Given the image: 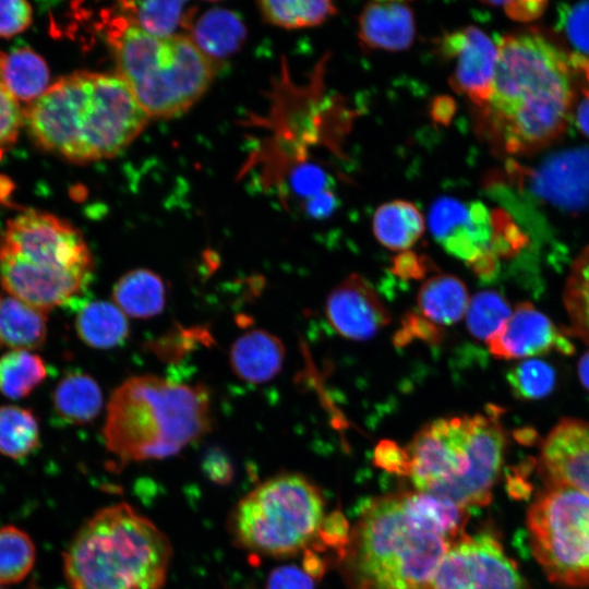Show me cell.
<instances>
[{
  "instance_id": "cell-9",
  "label": "cell",
  "mask_w": 589,
  "mask_h": 589,
  "mask_svg": "<svg viewBox=\"0 0 589 589\" xmlns=\"http://www.w3.org/2000/svg\"><path fill=\"white\" fill-rule=\"evenodd\" d=\"M527 527L532 553L551 581L589 586V496L549 481L529 508Z\"/></svg>"
},
{
  "instance_id": "cell-36",
  "label": "cell",
  "mask_w": 589,
  "mask_h": 589,
  "mask_svg": "<svg viewBox=\"0 0 589 589\" xmlns=\"http://www.w3.org/2000/svg\"><path fill=\"white\" fill-rule=\"evenodd\" d=\"M512 311L503 296L492 290L478 292L469 302L467 327L477 339L488 341L510 316Z\"/></svg>"
},
{
  "instance_id": "cell-37",
  "label": "cell",
  "mask_w": 589,
  "mask_h": 589,
  "mask_svg": "<svg viewBox=\"0 0 589 589\" xmlns=\"http://www.w3.org/2000/svg\"><path fill=\"white\" fill-rule=\"evenodd\" d=\"M513 394L522 400H537L549 395L555 386V371L539 359H527L507 374Z\"/></svg>"
},
{
  "instance_id": "cell-49",
  "label": "cell",
  "mask_w": 589,
  "mask_h": 589,
  "mask_svg": "<svg viewBox=\"0 0 589 589\" xmlns=\"http://www.w3.org/2000/svg\"><path fill=\"white\" fill-rule=\"evenodd\" d=\"M576 72L580 73L584 84L581 85L582 98L575 110V120L578 129L589 137V67H581Z\"/></svg>"
},
{
  "instance_id": "cell-50",
  "label": "cell",
  "mask_w": 589,
  "mask_h": 589,
  "mask_svg": "<svg viewBox=\"0 0 589 589\" xmlns=\"http://www.w3.org/2000/svg\"><path fill=\"white\" fill-rule=\"evenodd\" d=\"M455 112V103L452 98L442 96L432 105V117L436 122L447 123Z\"/></svg>"
},
{
  "instance_id": "cell-34",
  "label": "cell",
  "mask_w": 589,
  "mask_h": 589,
  "mask_svg": "<svg viewBox=\"0 0 589 589\" xmlns=\"http://www.w3.org/2000/svg\"><path fill=\"white\" fill-rule=\"evenodd\" d=\"M569 333L589 345V247L572 265L564 290Z\"/></svg>"
},
{
  "instance_id": "cell-11",
  "label": "cell",
  "mask_w": 589,
  "mask_h": 589,
  "mask_svg": "<svg viewBox=\"0 0 589 589\" xmlns=\"http://www.w3.org/2000/svg\"><path fill=\"white\" fill-rule=\"evenodd\" d=\"M522 578L500 541L486 531L452 542L426 589H521Z\"/></svg>"
},
{
  "instance_id": "cell-35",
  "label": "cell",
  "mask_w": 589,
  "mask_h": 589,
  "mask_svg": "<svg viewBox=\"0 0 589 589\" xmlns=\"http://www.w3.org/2000/svg\"><path fill=\"white\" fill-rule=\"evenodd\" d=\"M35 557V545L26 532L11 525L0 528V585L23 580Z\"/></svg>"
},
{
  "instance_id": "cell-18",
  "label": "cell",
  "mask_w": 589,
  "mask_h": 589,
  "mask_svg": "<svg viewBox=\"0 0 589 589\" xmlns=\"http://www.w3.org/2000/svg\"><path fill=\"white\" fill-rule=\"evenodd\" d=\"M541 465L549 481L589 496V422L561 420L543 442Z\"/></svg>"
},
{
  "instance_id": "cell-17",
  "label": "cell",
  "mask_w": 589,
  "mask_h": 589,
  "mask_svg": "<svg viewBox=\"0 0 589 589\" xmlns=\"http://www.w3.org/2000/svg\"><path fill=\"white\" fill-rule=\"evenodd\" d=\"M0 284L12 297L48 312L73 300L87 283L41 269L0 248Z\"/></svg>"
},
{
  "instance_id": "cell-33",
  "label": "cell",
  "mask_w": 589,
  "mask_h": 589,
  "mask_svg": "<svg viewBox=\"0 0 589 589\" xmlns=\"http://www.w3.org/2000/svg\"><path fill=\"white\" fill-rule=\"evenodd\" d=\"M257 5L267 23L290 29L320 25L337 11L333 2L318 0H273Z\"/></svg>"
},
{
  "instance_id": "cell-1",
  "label": "cell",
  "mask_w": 589,
  "mask_h": 589,
  "mask_svg": "<svg viewBox=\"0 0 589 589\" xmlns=\"http://www.w3.org/2000/svg\"><path fill=\"white\" fill-rule=\"evenodd\" d=\"M485 108L508 154H529L557 140L573 115L569 55L537 31L503 36Z\"/></svg>"
},
{
  "instance_id": "cell-2",
  "label": "cell",
  "mask_w": 589,
  "mask_h": 589,
  "mask_svg": "<svg viewBox=\"0 0 589 589\" xmlns=\"http://www.w3.org/2000/svg\"><path fill=\"white\" fill-rule=\"evenodd\" d=\"M148 119L118 74L88 71L60 79L24 108V123L34 142L74 163L116 156Z\"/></svg>"
},
{
  "instance_id": "cell-43",
  "label": "cell",
  "mask_w": 589,
  "mask_h": 589,
  "mask_svg": "<svg viewBox=\"0 0 589 589\" xmlns=\"http://www.w3.org/2000/svg\"><path fill=\"white\" fill-rule=\"evenodd\" d=\"M374 459L381 468L407 476L409 457L406 447L388 440L382 441L375 448Z\"/></svg>"
},
{
  "instance_id": "cell-32",
  "label": "cell",
  "mask_w": 589,
  "mask_h": 589,
  "mask_svg": "<svg viewBox=\"0 0 589 589\" xmlns=\"http://www.w3.org/2000/svg\"><path fill=\"white\" fill-rule=\"evenodd\" d=\"M38 445L39 426L33 412L14 405L0 406V453L20 459Z\"/></svg>"
},
{
  "instance_id": "cell-8",
  "label": "cell",
  "mask_w": 589,
  "mask_h": 589,
  "mask_svg": "<svg viewBox=\"0 0 589 589\" xmlns=\"http://www.w3.org/2000/svg\"><path fill=\"white\" fill-rule=\"evenodd\" d=\"M324 503L303 476L283 473L239 501L229 519L238 546L263 555L286 556L304 549L320 532Z\"/></svg>"
},
{
  "instance_id": "cell-45",
  "label": "cell",
  "mask_w": 589,
  "mask_h": 589,
  "mask_svg": "<svg viewBox=\"0 0 589 589\" xmlns=\"http://www.w3.org/2000/svg\"><path fill=\"white\" fill-rule=\"evenodd\" d=\"M392 272L402 279H421L430 269L431 262L411 251L397 254L392 262Z\"/></svg>"
},
{
  "instance_id": "cell-52",
  "label": "cell",
  "mask_w": 589,
  "mask_h": 589,
  "mask_svg": "<svg viewBox=\"0 0 589 589\" xmlns=\"http://www.w3.org/2000/svg\"><path fill=\"white\" fill-rule=\"evenodd\" d=\"M0 589H2V588L0 587Z\"/></svg>"
},
{
  "instance_id": "cell-21",
  "label": "cell",
  "mask_w": 589,
  "mask_h": 589,
  "mask_svg": "<svg viewBox=\"0 0 589 589\" xmlns=\"http://www.w3.org/2000/svg\"><path fill=\"white\" fill-rule=\"evenodd\" d=\"M47 312L12 296L0 294V348L31 350L47 336Z\"/></svg>"
},
{
  "instance_id": "cell-42",
  "label": "cell",
  "mask_w": 589,
  "mask_h": 589,
  "mask_svg": "<svg viewBox=\"0 0 589 589\" xmlns=\"http://www.w3.org/2000/svg\"><path fill=\"white\" fill-rule=\"evenodd\" d=\"M328 177L317 166L303 165L298 167L291 178L293 191L303 196L312 197L323 191L328 190Z\"/></svg>"
},
{
  "instance_id": "cell-39",
  "label": "cell",
  "mask_w": 589,
  "mask_h": 589,
  "mask_svg": "<svg viewBox=\"0 0 589 589\" xmlns=\"http://www.w3.org/2000/svg\"><path fill=\"white\" fill-rule=\"evenodd\" d=\"M4 53L0 52V158L16 142L22 124L24 109L20 101L9 92L2 80V61Z\"/></svg>"
},
{
  "instance_id": "cell-3",
  "label": "cell",
  "mask_w": 589,
  "mask_h": 589,
  "mask_svg": "<svg viewBox=\"0 0 589 589\" xmlns=\"http://www.w3.org/2000/svg\"><path fill=\"white\" fill-rule=\"evenodd\" d=\"M211 426L206 386L140 375L125 380L112 393L103 436L110 454L125 465L176 455Z\"/></svg>"
},
{
  "instance_id": "cell-38",
  "label": "cell",
  "mask_w": 589,
  "mask_h": 589,
  "mask_svg": "<svg viewBox=\"0 0 589 589\" xmlns=\"http://www.w3.org/2000/svg\"><path fill=\"white\" fill-rule=\"evenodd\" d=\"M557 26L578 55L589 57V1L562 4Z\"/></svg>"
},
{
  "instance_id": "cell-20",
  "label": "cell",
  "mask_w": 589,
  "mask_h": 589,
  "mask_svg": "<svg viewBox=\"0 0 589 589\" xmlns=\"http://www.w3.org/2000/svg\"><path fill=\"white\" fill-rule=\"evenodd\" d=\"M285 347L281 340L262 329L238 337L231 346L229 360L232 372L250 384H263L281 370Z\"/></svg>"
},
{
  "instance_id": "cell-23",
  "label": "cell",
  "mask_w": 589,
  "mask_h": 589,
  "mask_svg": "<svg viewBox=\"0 0 589 589\" xmlns=\"http://www.w3.org/2000/svg\"><path fill=\"white\" fill-rule=\"evenodd\" d=\"M417 302L424 317L438 326H445L462 318L470 300L466 285L458 277L438 274L421 285Z\"/></svg>"
},
{
  "instance_id": "cell-29",
  "label": "cell",
  "mask_w": 589,
  "mask_h": 589,
  "mask_svg": "<svg viewBox=\"0 0 589 589\" xmlns=\"http://www.w3.org/2000/svg\"><path fill=\"white\" fill-rule=\"evenodd\" d=\"M1 74L9 92L19 101L28 105L48 89V67L45 60L31 48H17L4 55Z\"/></svg>"
},
{
  "instance_id": "cell-19",
  "label": "cell",
  "mask_w": 589,
  "mask_h": 589,
  "mask_svg": "<svg viewBox=\"0 0 589 589\" xmlns=\"http://www.w3.org/2000/svg\"><path fill=\"white\" fill-rule=\"evenodd\" d=\"M416 36L414 14L408 2L372 1L358 19V37L364 48L401 51Z\"/></svg>"
},
{
  "instance_id": "cell-16",
  "label": "cell",
  "mask_w": 589,
  "mask_h": 589,
  "mask_svg": "<svg viewBox=\"0 0 589 589\" xmlns=\"http://www.w3.org/2000/svg\"><path fill=\"white\" fill-rule=\"evenodd\" d=\"M490 352L501 359L529 358L556 350L569 356L573 342L530 302H521L492 338L488 341Z\"/></svg>"
},
{
  "instance_id": "cell-7",
  "label": "cell",
  "mask_w": 589,
  "mask_h": 589,
  "mask_svg": "<svg viewBox=\"0 0 589 589\" xmlns=\"http://www.w3.org/2000/svg\"><path fill=\"white\" fill-rule=\"evenodd\" d=\"M106 35L117 74L149 118L183 113L202 97L214 79V60L189 35H152L122 14L107 21Z\"/></svg>"
},
{
  "instance_id": "cell-31",
  "label": "cell",
  "mask_w": 589,
  "mask_h": 589,
  "mask_svg": "<svg viewBox=\"0 0 589 589\" xmlns=\"http://www.w3.org/2000/svg\"><path fill=\"white\" fill-rule=\"evenodd\" d=\"M46 375L41 358L28 350H10L0 357V393L8 398L27 396Z\"/></svg>"
},
{
  "instance_id": "cell-26",
  "label": "cell",
  "mask_w": 589,
  "mask_h": 589,
  "mask_svg": "<svg viewBox=\"0 0 589 589\" xmlns=\"http://www.w3.org/2000/svg\"><path fill=\"white\" fill-rule=\"evenodd\" d=\"M372 229L377 241L393 251H408L422 236L424 219L418 207L408 201L382 204L374 213Z\"/></svg>"
},
{
  "instance_id": "cell-46",
  "label": "cell",
  "mask_w": 589,
  "mask_h": 589,
  "mask_svg": "<svg viewBox=\"0 0 589 589\" xmlns=\"http://www.w3.org/2000/svg\"><path fill=\"white\" fill-rule=\"evenodd\" d=\"M203 470L212 481L219 484H226L232 479L231 461L219 448H212L206 453Z\"/></svg>"
},
{
  "instance_id": "cell-24",
  "label": "cell",
  "mask_w": 589,
  "mask_h": 589,
  "mask_svg": "<svg viewBox=\"0 0 589 589\" xmlns=\"http://www.w3.org/2000/svg\"><path fill=\"white\" fill-rule=\"evenodd\" d=\"M74 327L80 339L95 349L121 346L130 333L124 313L104 300L83 304L75 316Z\"/></svg>"
},
{
  "instance_id": "cell-44",
  "label": "cell",
  "mask_w": 589,
  "mask_h": 589,
  "mask_svg": "<svg viewBox=\"0 0 589 589\" xmlns=\"http://www.w3.org/2000/svg\"><path fill=\"white\" fill-rule=\"evenodd\" d=\"M266 589H314V582L305 570L281 566L271 573Z\"/></svg>"
},
{
  "instance_id": "cell-10",
  "label": "cell",
  "mask_w": 589,
  "mask_h": 589,
  "mask_svg": "<svg viewBox=\"0 0 589 589\" xmlns=\"http://www.w3.org/2000/svg\"><path fill=\"white\" fill-rule=\"evenodd\" d=\"M0 248L41 269L87 284L92 278L94 261L83 235L52 214L31 209L11 219Z\"/></svg>"
},
{
  "instance_id": "cell-51",
  "label": "cell",
  "mask_w": 589,
  "mask_h": 589,
  "mask_svg": "<svg viewBox=\"0 0 589 589\" xmlns=\"http://www.w3.org/2000/svg\"><path fill=\"white\" fill-rule=\"evenodd\" d=\"M578 375L582 386L589 390V351H587L578 363Z\"/></svg>"
},
{
  "instance_id": "cell-14",
  "label": "cell",
  "mask_w": 589,
  "mask_h": 589,
  "mask_svg": "<svg viewBox=\"0 0 589 589\" xmlns=\"http://www.w3.org/2000/svg\"><path fill=\"white\" fill-rule=\"evenodd\" d=\"M441 52L456 60L450 77L453 88L485 109L492 95L497 44L482 29L468 26L445 35L441 40Z\"/></svg>"
},
{
  "instance_id": "cell-40",
  "label": "cell",
  "mask_w": 589,
  "mask_h": 589,
  "mask_svg": "<svg viewBox=\"0 0 589 589\" xmlns=\"http://www.w3.org/2000/svg\"><path fill=\"white\" fill-rule=\"evenodd\" d=\"M443 332L441 327L422 314L407 313L400 324V328L394 336L397 347L409 345L413 340H421L430 345H436L442 340Z\"/></svg>"
},
{
  "instance_id": "cell-41",
  "label": "cell",
  "mask_w": 589,
  "mask_h": 589,
  "mask_svg": "<svg viewBox=\"0 0 589 589\" xmlns=\"http://www.w3.org/2000/svg\"><path fill=\"white\" fill-rule=\"evenodd\" d=\"M33 9L23 0L0 1V37L10 38L32 23Z\"/></svg>"
},
{
  "instance_id": "cell-25",
  "label": "cell",
  "mask_w": 589,
  "mask_h": 589,
  "mask_svg": "<svg viewBox=\"0 0 589 589\" xmlns=\"http://www.w3.org/2000/svg\"><path fill=\"white\" fill-rule=\"evenodd\" d=\"M57 416L70 424H85L96 419L103 408V393L88 374L72 372L64 375L52 394Z\"/></svg>"
},
{
  "instance_id": "cell-6",
  "label": "cell",
  "mask_w": 589,
  "mask_h": 589,
  "mask_svg": "<svg viewBox=\"0 0 589 589\" xmlns=\"http://www.w3.org/2000/svg\"><path fill=\"white\" fill-rule=\"evenodd\" d=\"M449 542L420 525L401 493L371 500L341 554L353 589H426Z\"/></svg>"
},
{
  "instance_id": "cell-13",
  "label": "cell",
  "mask_w": 589,
  "mask_h": 589,
  "mask_svg": "<svg viewBox=\"0 0 589 589\" xmlns=\"http://www.w3.org/2000/svg\"><path fill=\"white\" fill-rule=\"evenodd\" d=\"M434 239L468 266L490 255L492 217L481 202L464 203L450 196L437 199L429 212Z\"/></svg>"
},
{
  "instance_id": "cell-22",
  "label": "cell",
  "mask_w": 589,
  "mask_h": 589,
  "mask_svg": "<svg viewBox=\"0 0 589 589\" xmlns=\"http://www.w3.org/2000/svg\"><path fill=\"white\" fill-rule=\"evenodd\" d=\"M112 298L124 314L148 318L164 310L167 290L159 275L140 268L130 271L119 278L113 286Z\"/></svg>"
},
{
  "instance_id": "cell-12",
  "label": "cell",
  "mask_w": 589,
  "mask_h": 589,
  "mask_svg": "<svg viewBox=\"0 0 589 589\" xmlns=\"http://www.w3.org/2000/svg\"><path fill=\"white\" fill-rule=\"evenodd\" d=\"M516 182L552 206L572 213L589 208V148L574 147L552 153L537 167L514 164Z\"/></svg>"
},
{
  "instance_id": "cell-28",
  "label": "cell",
  "mask_w": 589,
  "mask_h": 589,
  "mask_svg": "<svg viewBox=\"0 0 589 589\" xmlns=\"http://www.w3.org/2000/svg\"><path fill=\"white\" fill-rule=\"evenodd\" d=\"M190 36L209 58H224L235 52L245 37V28L233 12L226 9L206 11L191 26Z\"/></svg>"
},
{
  "instance_id": "cell-47",
  "label": "cell",
  "mask_w": 589,
  "mask_h": 589,
  "mask_svg": "<svg viewBox=\"0 0 589 589\" xmlns=\"http://www.w3.org/2000/svg\"><path fill=\"white\" fill-rule=\"evenodd\" d=\"M485 3L502 7L510 19L520 22H527L539 17L548 4L545 1H502Z\"/></svg>"
},
{
  "instance_id": "cell-48",
  "label": "cell",
  "mask_w": 589,
  "mask_h": 589,
  "mask_svg": "<svg viewBox=\"0 0 589 589\" xmlns=\"http://www.w3.org/2000/svg\"><path fill=\"white\" fill-rule=\"evenodd\" d=\"M337 206V200L329 190L323 191L310 199L305 203V212L311 218H326Z\"/></svg>"
},
{
  "instance_id": "cell-15",
  "label": "cell",
  "mask_w": 589,
  "mask_h": 589,
  "mask_svg": "<svg viewBox=\"0 0 589 589\" xmlns=\"http://www.w3.org/2000/svg\"><path fill=\"white\" fill-rule=\"evenodd\" d=\"M325 314L339 335L360 341L374 337L390 322L376 290L358 274L349 275L329 292Z\"/></svg>"
},
{
  "instance_id": "cell-4",
  "label": "cell",
  "mask_w": 589,
  "mask_h": 589,
  "mask_svg": "<svg viewBox=\"0 0 589 589\" xmlns=\"http://www.w3.org/2000/svg\"><path fill=\"white\" fill-rule=\"evenodd\" d=\"M502 409L456 416L425 424L406 447L417 491L469 508L486 505L503 465L506 435Z\"/></svg>"
},
{
  "instance_id": "cell-30",
  "label": "cell",
  "mask_w": 589,
  "mask_h": 589,
  "mask_svg": "<svg viewBox=\"0 0 589 589\" xmlns=\"http://www.w3.org/2000/svg\"><path fill=\"white\" fill-rule=\"evenodd\" d=\"M184 1L120 2L119 11L132 24L145 32L167 37L178 35L181 26L192 23V9Z\"/></svg>"
},
{
  "instance_id": "cell-27",
  "label": "cell",
  "mask_w": 589,
  "mask_h": 589,
  "mask_svg": "<svg viewBox=\"0 0 589 589\" xmlns=\"http://www.w3.org/2000/svg\"><path fill=\"white\" fill-rule=\"evenodd\" d=\"M407 512L423 527L452 543L464 534L467 509L425 492L401 493Z\"/></svg>"
},
{
  "instance_id": "cell-5",
  "label": "cell",
  "mask_w": 589,
  "mask_h": 589,
  "mask_svg": "<svg viewBox=\"0 0 589 589\" xmlns=\"http://www.w3.org/2000/svg\"><path fill=\"white\" fill-rule=\"evenodd\" d=\"M170 558L166 534L129 504L118 503L83 524L63 562L71 589H161Z\"/></svg>"
}]
</instances>
